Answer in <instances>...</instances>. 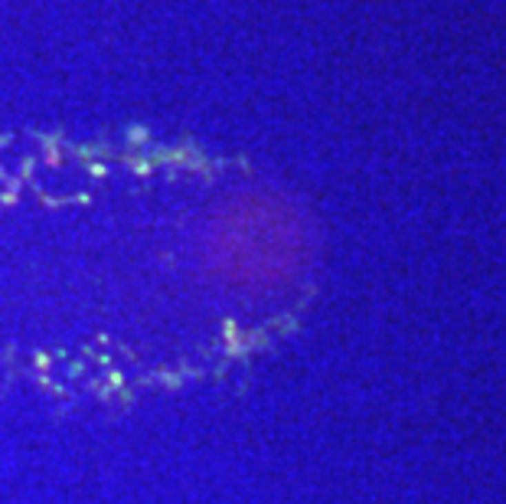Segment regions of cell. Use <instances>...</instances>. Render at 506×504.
Returning a JSON list of instances; mask_svg holds the SVG:
<instances>
[]
</instances>
